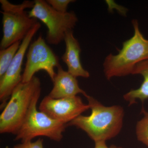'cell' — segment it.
I'll list each match as a JSON object with an SVG mask.
<instances>
[{"label":"cell","mask_w":148,"mask_h":148,"mask_svg":"<svg viewBox=\"0 0 148 148\" xmlns=\"http://www.w3.org/2000/svg\"><path fill=\"white\" fill-rule=\"evenodd\" d=\"M64 40L66 49L61 59L67 65L68 72L76 77H89V72L84 69L81 62L80 54L81 49L78 41L74 36L73 30L66 32Z\"/></svg>","instance_id":"8fae6325"},{"label":"cell","mask_w":148,"mask_h":148,"mask_svg":"<svg viewBox=\"0 0 148 148\" xmlns=\"http://www.w3.org/2000/svg\"><path fill=\"white\" fill-rule=\"evenodd\" d=\"M90 109L79 96L54 99L45 96L40 103L39 111L52 119L68 124Z\"/></svg>","instance_id":"9c48e42d"},{"label":"cell","mask_w":148,"mask_h":148,"mask_svg":"<svg viewBox=\"0 0 148 148\" xmlns=\"http://www.w3.org/2000/svg\"><path fill=\"white\" fill-rule=\"evenodd\" d=\"M95 147L94 148H123L121 147H118L116 145H112L108 147L106 145V142H98L95 143Z\"/></svg>","instance_id":"e0dca14e"},{"label":"cell","mask_w":148,"mask_h":148,"mask_svg":"<svg viewBox=\"0 0 148 148\" xmlns=\"http://www.w3.org/2000/svg\"><path fill=\"white\" fill-rule=\"evenodd\" d=\"M34 7L28 12L29 17L39 19L47 28L46 40L49 44L57 45L64 40L65 34L73 30L78 18L73 12H58L44 0H35Z\"/></svg>","instance_id":"5b68a950"},{"label":"cell","mask_w":148,"mask_h":148,"mask_svg":"<svg viewBox=\"0 0 148 148\" xmlns=\"http://www.w3.org/2000/svg\"><path fill=\"white\" fill-rule=\"evenodd\" d=\"M144 116L137 123L136 135L139 141L148 147V112L142 110Z\"/></svg>","instance_id":"5bb4252c"},{"label":"cell","mask_w":148,"mask_h":148,"mask_svg":"<svg viewBox=\"0 0 148 148\" xmlns=\"http://www.w3.org/2000/svg\"><path fill=\"white\" fill-rule=\"evenodd\" d=\"M12 148H43V140L40 138L35 142L21 143L15 145Z\"/></svg>","instance_id":"2e32d148"},{"label":"cell","mask_w":148,"mask_h":148,"mask_svg":"<svg viewBox=\"0 0 148 148\" xmlns=\"http://www.w3.org/2000/svg\"><path fill=\"white\" fill-rule=\"evenodd\" d=\"M41 84L38 77L29 82H21L14 88L8 103L0 115V133L16 135L37 104L40 96Z\"/></svg>","instance_id":"7a4b0ae2"},{"label":"cell","mask_w":148,"mask_h":148,"mask_svg":"<svg viewBox=\"0 0 148 148\" xmlns=\"http://www.w3.org/2000/svg\"><path fill=\"white\" fill-rule=\"evenodd\" d=\"M46 1L58 12L66 13L67 12V8L69 4L75 1L73 0H47Z\"/></svg>","instance_id":"9a60e30c"},{"label":"cell","mask_w":148,"mask_h":148,"mask_svg":"<svg viewBox=\"0 0 148 148\" xmlns=\"http://www.w3.org/2000/svg\"><path fill=\"white\" fill-rule=\"evenodd\" d=\"M27 58L21 82H29L40 71L46 72L53 80L56 75L54 68L60 65L59 58L47 44L41 34L29 45Z\"/></svg>","instance_id":"52a82bcc"},{"label":"cell","mask_w":148,"mask_h":148,"mask_svg":"<svg viewBox=\"0 0 148 148\" xmlns=\"http://www.w3.org/2000/svg\"><path fill=\"white\" fill-rule=\"evenodd\" d=\"M57 73L52 82L53 87L48 96L54 99H60L77 96L81 93L86 98L88 96L79 87L76 77L64 71L61 65L57 67Z\"/></svg>","instance_id":"30bf717a"},{"label":"cell","mask_w":148,"mask_h":148,"mask_svg":"<svg viewBox=\"0 0 148 148\" xmlns=\"http://www.w3.org/2000/svg\"><path fill=\"white\" fill-rule=\"evenodd\" d=\"M132 22L133 36L123 42L118 54L110 53L104 60V72L108 79L132 75L137 64L148 60V40L140 32L138 20L133 19Z\"/></svg>","instance_id":"3957f363"},{"label":"cell","mask_w":148,"mask_h":148,"mask_svg":"<svg viewBox=\"0 0 148 148\" xmlns=\"http://www.w3.org/2000/svg\"><path fill=\"white\" fill-rule=\"evenodd\" d=\"M18 41L0 51V79L5 73L21 45Z\"/></svg>","instance_id":"4fadbf2b"},{"label":"cell","mask_w":148,"mask_h":148,"mask_svg":"<svg viewBox=\"0 0 148 148\" xmlns=\"http://www.w3.org/2000/svg\"><path fill=\"white\" fill-rule=\"evenodd\" d=\"M67 125L51 118L44 113L33 109L15 136V141L21 143L30 142L38 137H45L59 142L63 138V133Z\"/></svg>","instance_id":"8992f818"},{"label":"cell","mask_w":148,"mask_h":148,"mask_svg":"<svg viewBox=\"0 0 148 148\" xmlns=\"http://www.w3.org/2000/svg\"><path fill=\"white\" fill-rule=\"evenodd\" d=\"M132 75H141L144 80L139 88L130 90L123 95V98L129 103V106L136 103L137 99L143 102L148 99V60L137 64Z\"/></svg>","instance_id":"7c38bea8"},{"label":"cell","mask_w":148,"mask_h":148,"mask_svg":"<svg viewBox=\"0 0 148 148\" xmlns=\"http://www.w3.org/2000/svg\"><path fill=\"white\" fill-rule=\"evenodd\" d=\"M0 3L3 27L1 50L24 39L38 21L36 18L29 17L28 12L25 11L34 7V1L27 0L20 4L14 5L7 0H1Z\"/></svg>","instance_id":"277c9868"},{"label":"cell","mask_w":148,"mask_h":148,"mask_svg":"<svg viewBox=\"0 0 148 148\" xmlns=\"http://www.w3.org/2000/svg\"><path fill=\"white\" fill-rule=\"evenodd\" d=\"M91 112L81 115L67 124L84 131L95 143L106 142L115 137L122 128L124 111L119 106L106 107L88 95L86 97Z\"/></svg>","instance_id":"6da1fadb"},{"label":"cell","mask_w":148,"mask_h":148,"mask_svg":"<svg viewBox=\"0 0 148 148\" xmlns=\"http://www.w3.org/2000/svg\"><path fill=\"white\" fill-rule=\"evenodd\" d=\"M38 22L22 40L20 47L3 76L0 79L1 108L5 107L14 88L22 81L21 68L25 53L33 37L41 27Z\"/></svg>","instance_id":"ba28073f"}]
</instances>
